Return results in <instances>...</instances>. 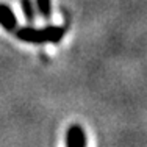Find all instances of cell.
<instances>
[{"label":"cell","mask_w":147,"mask_h":147,"mask_svg":"<svg viewBox=\"0 0 147 147\" xmlns=\"http://www.w3.org/2000/svg\"><path fill=\"white\" fill-rule=\"evenodd\" d=\"M64 33H66V28L58 25H49L45 28L22 27V28L16 31V38L24 41V42H31V44H45V42L57 44L63 39Z\"/></svg>","instance_id":"obj_1"},{"label":"cell","mask_w":147,"mask_h":147,"mask_svg":"<svg viewBox=\"0 0 147 147\" xmlns=\"http://www.w3.org/2000/svg\"><path fill=\"white\" fill-rule=\"evenodd\" d=\"M0 25H2L6 31H14L16 27H17L16 14L13 13V9L9 8V6L5 5V3H0Z\"/></svg>","instance_id":"obj_2"},{"label":"cell","mask_w":147,"mask_h":147,"mask_svg":"<svg viewBox=\"0 0 147 147\" xmlns=\"http://www.w3.org/2000/svg\"><path fill=\"white\" fill-rule=\"evenodd\" d=\"M67 144L69 147H83L85 146V136L80 127H71L69 130V136H67Z\"/></svg>","instance_id":"obj_3"},{"label":"cell","mask_w":147,"mask_h":147,"mask_svg":"<svg viewBox=\"0 0 147 147\" xmlns=\"http://www.w3.org/2000/svg\"><path fill=\"white\" fill-rule=\"evenodd\" d=\"M20 6H22V13L28 22H34L36 14H34V6L31 0H20Z\"/></svg>","instance_id":"obj_4"},{"label":"cell","mask_w":147,"mask_h":147,"mask_svg":"<svg viewBox=\"0 0 147 147\" xmlns=\"http://www.w3.org/2000/svg\"><path fill=\"white\" fill-rule=\"evenodd\" d=\"M38 9H39L41 16L44 17L45 20H49L52 17V3L50 0H36Z\"/></svg>","instance_id":"obj_5"}]
</instances>
